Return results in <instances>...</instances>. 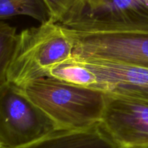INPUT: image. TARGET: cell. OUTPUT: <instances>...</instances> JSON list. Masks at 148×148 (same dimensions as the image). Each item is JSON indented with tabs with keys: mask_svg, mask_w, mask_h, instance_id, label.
Returning <instances> with one entry per match:
<instances>
[{
	"mask_svg": "<svg viewBox=\"0 0 148 148\" xmlns=\"http://www.w3.org/2000/svg\"><path fill=\"white\" fill-rule=\"evenodd\" d=\"M59 130H81L101 123L106 92L46 77L19 88Z\"/></svg>",
	"mask_w": 148,
	"mask_h": 148,
	"instance_id": "1",
	"label": "cell"
},
{
	"mask_svg": "<svg viewBox=\"0 0 148 148\" xmlns=\"http://www.w3.org/2000/svg\"><path fill=\"white\" fill-rule=\"evenodd\" d=\"M74 43L66 29L48 21L17 34L7 81L18 88L49 76L50 71L72 56Z\"/></svg>",
	"mask_w": 148,
	"mask_h": 148,
	"instance_id": "2",
	"label": "cell"
},
{
	"mask_svg": "<svg viewBox=\"0 0 148 148\" xmlns=\"http://www.w3.org/2000/svg\"><path fill=\"white\" fill-rule=\"evenodd\" d=\"M61 25L85 33H148V0H79Z\"/></svg>",
	"mask_w": 148,
	"mask_h": 148,
	"instance_id": "3",
	"label": "cell"
},
{
	"mask_svg": "<svg viewBox=\"0 0 148 148\" xmlns=\"http://www.w3.org/2000/svg\"><path fill=\"white\" fill-rule=\"evenodd\" d=\"M58 130L20 88L7 81L0 85V143L4 147L30 144Z\"/></svg>",
	"mask_w": 148,
	"mask_h": 148,
	"instance_id": "4",
	"label": "cell"
},
{
	"mask_svg": "<svg viewBox=\"0 0 148 148\" xmlns=\"http://www.w3.org/2000/svg\"><path fill=\"white\" fill-rule=\"evenodd\" d=\"M72 38V57L148 68V33H85L65 27Z\"/></svg>",
	"mask_w": 148,
	"mask_h": 148,
	"instance_id": "5",
	"label": "cell"
},
{
	"mask_svg": "<svg viewBox=\"0 0 148 148\" xmlns=\"http://www.w3.org/2000/svg\"><path fill=\"white\" fill-rule=\"evenodd\" d=\"M100 124L119 148L148 147V102L106 92Z\"/></svg>",
	"mask_w": 148,
	"mask_h": 148,
	"instance_id": "6",
	"label": "cell"
},
{
	"mask_svg": "<svg viewBox=\"0 0 148 148\" xmlns=\"http://www.w3.org/2000/svg\"><path fill=\"white\" fill-rule=\"evenodd\" d=\"M15 148H119L101 124L81 130H58L30 144Z\"/></svg>",
	"mask_w": 148,
	"mask_h": 148,
	"instance_id": "7",
	"label": "cell"
},
{
	"mask_svg": "<svg viewBox=\"0 0 148 148\" xmlns=\"http://www.w3.org/2000/svg\"><path fill=\"white\" fill-rule=\"evenodd\" d=\"M79 60L94 74L100 90L110 92L119 85L148 86V68L96 59Z\"/></svg>",
	"mask_w": 148,
	"mask_h": 148,
	"instance_id": "8",
	"label": "cell"
},
{
	"mask_svg": "<svg viewBox=\"0 0 148 148\" xmlns=\"http://www.w3.org/2000/svg\"><path fill=\"white\" fill-rule=\"evenodd\" d=\"M20 15L32 17L40 23L51 20L43 0H0V21Z\"/></svg>",
	"mask_w": 148,
	"mask_h": 148,
	"instance_id": "9",
	"label": "cell"
},
{
	"mask_svg": "<svg viewBox=\"0 0 148 148\" xmlns=\"http://www.w3.org/2000/svg\"><path fill=\"white\" fill-rule=\"evenodd\" d=\"M49 77L79 86L98 90V82L94 74L80 60L72 56L53 67Z\"/></svg>",
	"mask_w": 148,
	"mask_h": 148,
	"instance_id": "10",
	"label": "cell"
},
{
	"mask_svg": "<svg viewBox=\"0 0 148 148\" xmlns=\"http://www.w3.org/2000/svg\"><path fill=\"white\" fill-rule=\"evenodd\" d=\"M16 27L0 21V85L7 82V72L17 43Z\"/></svg>",
	"mask_w": 148,
	"mask_h": 148,
	"instance_id": "11",
	"label": "cell"
},
{
	"mask_svg": "<svg viewBox=\"0 0 148 148\" xmlns=\"http://www.w3.org/2000/svg\"><path fill=\"white\" fill-rule=\"evenodd\" d=\"M51 14V21L63 24L79 0H43Z\"/></svg>",
	"mask_w": 148,
	"mask_h": 148,
	"instance_id": "12",
	"label": "cell"
},
{
	"mask_svg": "<svg viewBox=\"0 0 148 148\" xmlns=\"http://www.w3.org/2000/svg\"><path fill=\"white\" fill-rule=\"evenodd\" d=\"M110 92L133 97L148 102V86L119 85L114 87Z\"/></svg>",
	"mask_w": 148,
	"mask_h": 148,
	"instance_id": "13",
	"label": "cell"
},
{
	"mask_svg": "<svg viewBox=\"0 0 148 148\" xmlns=\"http://www.w3.org/2000/svg\"><path fill=\"white\" fill-rule=\"evenodd\" d=\"M0 148H5V147H4V146H3V145H1V143H0Z\"/></svg>",
	"mask_w": 148,
	"mask_h": 148,
	"instance_id": "14",
	"label": "cell"
},
{
	"mask_svg": "<svg viewBox=\"0 0 148 148\" xmlns=\"http://www.w3.org/2000/svg\"><path fill=\"white\" fill-rule=\"evenodd\" d=\"M147 148H148V147H147Z\"/></svg>",
	"mask_w": 148,
	"mask_h": 148,
	"instance_id": "15",
	"label": "cell"
}]
</instances>
